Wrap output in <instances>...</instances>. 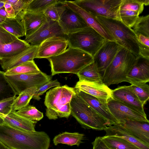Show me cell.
I'll return each instance as SVG.
<instances>
[{
	"instance_id": "cell-38",
	"label": "cell",
	"mask_w": 149,
	"mask_h": 149,
	"mask_svg": "<svg viewBox=\"0 0 149 149\" xmlns=\"http://www.w3.org/2000/svg\"><path fill=\"white\" fill-rule=\"evenodd\" d=\"M135 33H139L149 37V15L139 17L133 26Z\"/></svg>"
},
{
	"instance_id": "cell-42",
	"label": "cell",
	"mask_w": 149,
	"mask_h": 149,
	"mask_svg": "<svg viewBox=\"0 0 149 149\" xmlns=\"http://www.w3.org/2000/svg\"><path fill=\"white\" fill-rule=\"evenodd\" d=\"M71 111L70 103H69L63 106L58 111L57 116L58 118H68L71 115Z\"/></svg>"
},
{
	"instance_id": "cell-28",
	"label": "cell",
	"mask_w": 149,
	"mask_h": 149,
	"mask_svg": "<svg viewBox=\"0 0 149 149\" xmlns=\"http://www.w3.org/2000/svg\"><path fill=\"white\" fill-rule=\"evenodd\" d=\"M84 137V134H83L65 132L55 136L53 142L55 146L59 143H62L70 146L76 145L79 146L83 142Z\"/></svg>"
},
{
	"instance_id": "cell-7",
	"label": "cell",
	"mask_w": 149,
	"mask_h": 149,
	"mask_svg": "<svg viewBox=\"0 0 149 149\" xmlns=\"http://www.w3.org/2000/svg\"><path fill=\"white\" fill-rule=\"evenodd\" d=\"M76 93L74 88L66 85L56 87L49 90L46 93L44 101L47 117L50 120L57 119L58 111L63 106L70 103Z\"/></svg>"
},
{
	"instance_id": "cell-24",
	"label": "cell",
	"mask_w": 149,
	"mask_h": 149,
	"mask_svg": "<svg viewBox=\"0 0 149 149\" xmlns=\"http://www.w3.org/2000/svg\"><path fill=\"white\" fill-rule=\"evenodd\" d=\"M0 117L10 126L18 130L25 132H34L36 122L21 116L17 111H11L8 114L4 115L0 112Z\"/></svg>"
},
{
	"instance_id": "cell-6",
	"label": "cell",
	"mask_w": 149,
	"mask_h": 149,
	"mask_svg": "<svg viewBox=\"0 0 149 149\" xmlns=\"http://www.w3.org/2000/svg\"><path fill=\"white\" fill-rule=\"evenodd\" d=\"M67 39L69 47L80 49L93 57L107 40L89 26L68 34Z\"/></svg>"
},
{
	"instance_id": "cell-40",
	"label": "cell",
	"mask_w": 149,
	"mask_h": 149,
	"mask_svg": "<svg viewBox=\"0 0 149 149\" xmlns=\"http://www.w3.org/2000/svg\"><path fill=\"white\" fill-rule=\"evenodd\" d=\"M32 0H6L11 4L16 16L24 10Z\"/></svg>"
},
{
	"instance_id": "cell-41",
	"label": "cell",
	"mask_w": 149,
	"mask_h": 149,
	"mask_svg": "<svg viewBox=\"0 0 149 149\" xmlns=\"http://www.w3.org/2000/svg\"><path fill=\"white\" fill-rule=\"evenodd\" d=\"M17 38L7 31L0 25V44H5L10 43Z\"/></svg>"
},
{
	"instance_id": "cell-2",
	"label": "cell",
	"mask_w": 149,
	"mask_h": 149,
	"mask_svg": "<svg viewBox=\"0 0 149 149\" xmlns=\"http://www.w3.org/2000/svg\"><path fill=\"white\" fill-rule=\"evenodd\" d=\"M47 59L50 63L52 76L63 73L77 74L93 62V57L89 54L69 47L62 53Z\"/></svg>"
},
{
	"instance_id": "cell-29",
	"label": "cell",
	"mask_w": 149,
	"mask_h": 149,
	"mask_svg": "<svg viewBox=\"0 0 149 149\" xmlns=\"http://www.w3.org/2000/svg\"><path fill=\"white\" fill-rule=\"evenodd\" d=\"M76 75L79 81L103 83L102 76L93 62L81 69Z\"/></svg>"
},
{
	"instance_id": "cell-4",
	"label": "cell",
	"mask_w": 149,
	"mask_h": 149,
	"mask_svg": "<svg viewBox=\"0 0 149 149\" xmlns=\"http://www.w3.org/2000/svg\"><path fill=\"white\" fill-rule=\"evenodd\" d=\"M94 16L117 43L137 56H140L137 36L132 29L121 21L100 16Z\"/></svg>"
},
{
	"instance_id": "cell-25",
	"label": "cell",
	"mask_w": 149,
	"mask_h": 149,
	"mask_svg": "<svg viewBox=\"0 0 149 149\" xmlns=\"http://www.w3.org/2000/svg\"><path fill=\"white\" fill-rule=\"evenodd\" d=\"M105 136H113L123 139L141 149H149V145L137 138L119 123L108 126Z\"/></svg>"
},
{
	"instance_id": "cell-44",
	"label": "cell",
	"mask_w": 149,
	"mask_h": 149,
	"mask_svg": "<svg viewBox=\"0 0 149 149\" xmlns=\"http://www.w3.org/2000/svg\"><path fill=\"white\" fill-rule=\"evenodd\" d=\"M3 1L4 2L3 7L10 17H15V12L11 3L7 1L6 0H3Z\"/></svg>"
},
{
	"instance_id": "cell-31",
	"label": "cell",
	"mask_w": 149,
	"mask_h": 149,
	"mask_svg": "<svg viewBox=\"0 0 149 149\" xmlns=\"http://www.w3.org/2000/svg\"><path fill=\"white\" fill-rule=\"evenodd\" d=\"M106 145L111 149H141L122 138L113 136L101 137Z\"/></svg>"
},
{
	"instance_id": "cell-10",
	"label": "cell",
	"mask_w": 149,
	"mask_h": 149,
	"mask_svg": "<svg viewBox=\"0 0 149 149\" xmlns=\"http://www.w3.org/2000/svg\"><path fill=\"white\" fill-rule=\"evenodd\" d=\"M54 36L67 39V36L63 32L58 22L47 18V21L36 31L26 38L25 40L31 45L38 46L45 40Z\"/></svg>"
},
{
	"instance_id": "cell-11",
	"label": "cell",
	"mask_w": 149,
	"mask_h": 149,
	"mask_svg": "<svg viewBox=\"0 0 149 149\" xmlns=\"http://www.w3.org/2000/svg\"><path fill=\"white\" fill-rule=\"evenodd\" d=\"M108 107L112 115L119 123L125 120L149 122L145 116L112 97L107 102Z\"/></svg>"
},
{
	"instance_id": "cell-16",
	"label": "cell",
	"mask_w": 149,
	"mask_h": 149,
	"mask_svg": "<svg viewBox=\"0 0 149 149\" xmlns=\"http://www.w3.org/2000/svg\"><path fill=\"white\" fill-rule=\"evenodd\" d=\"M58 23L66 36L89 26L80 16L66 6Z\"/></svg>"
},
{
	"instance_id": "cell-8",
	"label": "cell",
	"mask_w": 149,
	"mask_h": 149,
	"mask_svg": "<svg viewBox=\"0 0 149 149\" xmlns=\"http://www.w3.org/2000/svg\"><path fill=\"white\" fill-rule=\"evenodd\" d=\"M72 1L94 15L121 21L119 8L122 0H77Z\"/></svg>"
},
{
	"instance_id": "cell-9",
	"label": "cell",
	"mask_w": 149,
	"mask_h": 149,
	"mask_svg": "<svg viewBox=\"0 0 149 149\" xmlns=\"http://www.w3.org/2000/svg\"><path fill=\"white\" fill-rule=\"evenodd\" d=\"M16 96L32 87L38 88L51 80L52 77L41 71L38 73L5 75Z\"/></svg>"
},
{
	"instance_id": "cell-47",
	"label": "cell",
	"mask_w": 149,
	"mask_h": 149,
	"mask_svg": "<svg viewBox=\"0 0 149 149\" xmlns=\"http://www.w3.org/2000/svg\"><path fill=\"white\" fill-rule=\"evenodd\" d=\"M142 1L145 6L148 5L149 4V0H141Z\"/></svg>"
},
{
	"instance_id": "cell-19",
	"label": "cell",
	"mask_w": 149,
	"mask_h": 149,
	"mask_svg": "<svg viewBox=\"0 0 149 149\" xmlns=\"http://www.w3.org/2000/svg\"><path fill=\"white\" fill-rule=\"evenodd\" d=\"M112 97L145 116L143 105L137 96L127 86H120L112 90Z\"/></svg>"
},
{
	"instance_id": "cell-17",
	"label": "cell",
	"mask_w": 149,
	"mask_h": 149,
	"mask_svg": "<svg viewBox=\"0 0 149 149\" xmlns=\"http://www.w3.org/2000/svg\"><path fill=\"white\" fill-rule=\"evenodd\" d=\"M61 1L66 6L80 16L89 26L97 31L106 40L115 41L111 34L97 20L94 15L79 7L72 1L62 0Z\"/></svg>"
},
{
	"instance_id": "cell-14",
	"label": "cell",
	"mask_w": 149,
	"mask_h": 149,
	"mask_svg": "<svg viewBox=\"0 0 149 149\" xmlns=\"http://www.w3.org/2000/svg\"><path fill=\"white\" fill-rule=\"evenodd\" d=\"M144 5L141 0H122L119 8L121 21L129 27L132 28L142 12Z\"/></svg>"
},
{
	"instance_id": "cell-48",
	"label": "cell",
	"mask_w": 149,
	"mask_h": 149,
	"mask_svg": "<svg viewBox=\"0 0 149 149\" xmlns=\"http://www.w3.org/2000/svg\"><path fill=\"white\" fill-rule=\"evenodd\" d=\"M4 4L3 0H0V8L3 7Z\"/></svg>"
},
{
	"instance_id": "cell-12",
	"label": "cell",
	"mask_w": 149,
	"mask_h": 149,
	"mask_svg": "<svg viewBox=\"0 0 149 149\" xmlns=\"http://www.w3.org/2000/svg\"><path fill=\"white\" fill-rule=\"evenodd\" d=\"M121 47L114 41L107 40L93 56V62L100 73H104Z\"/></svg>"
},
{
	"instance_id": "cell-30",
	"label": "cell",
	"mask_w": 149,
	"mask_h": 149,
	"mask_svg": "<svg viewBox=\"0 0 149 149\" xmlns=\"http://www.w3.org/2000/svg\"><path fill=\"white\" fill-rule=\"evenodd\" d=\"M38 88H30L23 91L15 98L11 106V111H18L29 104Z\"/></svg>"
},
{
	"instance_id": "cell-32",
	"label": "cell",
	"mask_w": 149,
	"mask_h": 149,
	"mask_svg": "<svg viewBox=\"0 0 149 149\" xmlns=\"http://www.w3.org/2000/svg\"><path fill=\"white\" fill-rule=\"evenodd\" d=\"M41 71L34 61H28L7 70L5 72V75L27 74L37 73Z\"/></svg>"
},
{
	"instance_id": "cell-5",
	"label": "cell",
	"mask_w": 149,
	"mask_h": 149,
	"mask_svg": "<svg viewBox=\"0 0 149 149\" xmlns=\"http://www.w3.org/2000/svg\"><path fill=\"white\" fill-rule=\"evenodd\" d=\"M70 105L71 114L84 129L102 130L110 126L108 121L88 105L76 93L72 98Z\"/></svg>"
},
{
	"instance_id": "cell-15",
	"label": "cell",
	"mask_w": 149,
	"mask_h": 149,
	"mask_svg": "<svg viewBox=\"0 0 149 149\" xmlns=\"http://www.w3.org/2000/svg\"><path fill=\"white\" fill-rule=\"evenodd\" d=\"M75 89L76 93L83 100L108 121L110 126L119 123L111 113L107 105V101L100 99L81 91Z\"/></svg>"
},
{
	"instance_id": "cell-21",
	"label": "cell",
	"mask_w": 149,
	"mask_h": 149,
	"mask_svg": "<svg viewBox=\"0 0 149 149\" xmlns=\"http://www.w3.org/2000/svg\"><path fill=\"white\" fill-rule=\"evenodd\" d=\"M38 46L31 45L27 49L13 56L2 59L1 67L5 72L24 62L33 61Z\"/></svg>"
},
{
	"instance_id": "cell-45",
	"label": "cell",
	"mask_w": 149,
	"mask_h": 149,
	"mask_svg": "<svg viewBox=\"0 0 149 149\" xmlns=\"http://www.w3.org/2000/svg\"><path fill=\"white\" fill-rule=\"evenodd\" d=\"M0 16L5 18H10L4 7L0 8Z\"/></svg>"
},
{
	"instance_id": "cell-23",
	"label": "cell",
	"mask_w": 149,
	"mask_h": 149,
	"mask_svg": "<svg viewBox=\"0 0 149 149\" xmlns=\"http://www.w3.org/2000/svg\"><path fill=\"white\" fill-rule=\"evenodd\" d=\"M119 124L137 138L149 145V122L125 120Z\"/></svg>"
},
{
	"instance_id": "cell-13",
	"label": "cell",
	"mask_w": 149,
	"mask_h": 149,
	"mask_svg": "<svg viewBox=\"0 0 149 149\" xmlns=\"http://www.w3.org/2000/svg\"><path fill=\"white\" fill-rule=\"evenodd\" d=\"M68 45L66 38L54 36L42 42L38 46L35 58H46L59 55L66 49Z\"/></svg>"
},
{
	"instance_id": "cell-3",
	"label": "cell",
	"mask_w": 149,
	"mask_h": 149,
	"mask_svg": "<svg viewBox=\"0 0 149 149\" xmlns=\"http://www.w3.org/2000/svg\"><path fill=\"white\" fill-rule=\"evenodd\" d=\"M137 56L121 47L102 76L103 83L107 86L127 82L126 76L135 63Z\"/></svg>"
},
{
	"instance_id": "cell-34",
	"label": "cell",
	"mask_w": 149,
	"mask_h": 149,
	"mask_svg": "<svg viewBox=\"0 0 149 149\" xmlns=\"http://www.w3.org/2000/svg\"><path fill=\"white\" fill-rule=\"evenodd\" d=\"M17 112L21 116L36 123L43 117L42 112L39 111L35 107L29 104L18 110Z\"/></svg>"
},
{
	"instance_id": "cell-1",
	"label": "cell",
	"mask_w": 149,
	"mask_h": 149,
	"mask_svg": "<svg viewBox=\"0 0 149 149\" xmlns=\"http://www.w3.org/2000/svg\"><path fill=\"white\" fill-rule=\"evenodd\" d=\"M0 141L9 149H48L50 139L44 132L23 131L4 122L0 125Z\"/></svg>"
},
{
	"instance_id": "cell-20",
	"label": "cell",
	"mask_w": 149,
	"mask_h": 149,
	"mask_svg": "<svg viewBox=\"0 0 149 149\" xmlns=\"http://www.w3.org/2000/svg\"><path fill=\"white\" fill-rule=\"evenodd\" d=\"M74 88L107 101L111 97L112 90L103 83L90 82L79 80Z\"/></svg>"
},
{
	"instance_id": "cell-37",
	"label": "cell",
	"mask_w": 149,
	"mask_h": 149,
	"mask_svg": "<svg viewBox=\"0 0 149 149\" xmlns=\"http://www.w3.org/2000/svg\"><path fill=\"white\" fill-rule=\"evenodd\" d=\"M15 95L7 80L5 72L0 70V101Z\"/></svg>"
},
{
	"instance_id": "cell-39",
	"label": "cell",
	"mask_w": 149,
	"mask_h": 149,
	"mask_svg": "<svg viewBox=\"0 0 149 149\" xmlns=\"http://www.w3.org/2000/svg\"><path fill=\"white\" fill-rule=\"evenodd\" d=\"M60 86V83L57 79L54 80H50L37 89L33 96L32 98L39 100L41 99L40 96L45 92L47 90L52 87Z\"/></svg>"
},
{
	"instance_id": "cell-33",
	"label": "cell",
	"mask_w": 149,
	"mask_h": 149,
	"mask_svg": "<svg viewBox=\"0 0 149 149\" xmlns=\"http://www.w3.org/2000/svg\"><path fill=\"white\" fill-rule=\"evenodd\" d=\"M58 1V0H32L23 11L44 13L48 7Z\"/></svg>"
},
{
	"instance_id": "cell-36",
	"label": "cell",
	"mask_w": 149,
	"mask_h": 149,
	"mask_svg": "<svg viewBox=\"0 0 149 149\" xmlns=\"http://www.w3.org/2000/svg\"><path fill=\"white\" fill-rule=\"evenodd\" d=\"M137 96L144 106L149 98V86L147 83L138 84H131L127 86Z\"/></svg>"
},
{
	"instance_id": "cell-43",
	"label": "cell",
	"mask_w": 149,
	"mask_h": 149,
	"mask_svg": "<svg viewBox=\"0 0 149 149\" xmlns=\"http://www.w3.org/2000/svg\"><path fill=\"white\" fill-rule=\"evenodd\" d=\"M92 144L93 149H111L105 143L101 137H96Z\"/></svg>"
},
{
	"instance_id": "cell-35",
	"label": "cell",
	"mask_w": 149,
	"mask_h": 149,
	"mask_svg": "<svg viewBox=\"0 0 149 149\" xmlns=\"http://www.w3.org/2000/svg\"><path fill=\"white\" fill-rule=\"evenodd\" d=\"M66 8V6L58 0L56 3L48 7L44 13L46 16L51 20L58 22Z\"/></svg>"
},
{
	"instance_id": "cell-18",
	"label": "cell",
	"mask_w": 149,
	"mask_h": 149,
	"mask_svg": "<svg viewBox=\"0 0 149 149\" xmlns=\"http://www.w3.org/2000/svg\"><path fill=\"white\" fill-rule=\"evenodd\" d=\"M127 82L131 84L149 81V59L139 56L126 76Z\"/></svg>"
},
{
	"instance_id": "cell-26",
	"label": "cell",
	"mask_w": 149,
	"mask_h": 149,
	"mask_svg": "<svg viewBox=\"0 0 149 149\" xmlns=\"http://www.w3.org/2000/svg\"><path fill=\"white\" fill-rule=\"evenodd\" d=\"M31 45L25 40L18 38L10 43L0 44V65L2 59L15 56L27 49Z\"/></svg>"
},
{
	"instance_id": "cell-27",
	"label": "cell",
	"mask_w": 149,
	"mask_h": 149,
	"mask_svg": "<svg viewBox=\"0 0 149 149\" xmlns=\"http://www.w3.org/2000/svg\"><path fill=\"white\" fill-rule=\"evenodd\" d=\"M0 25L7 31L19 38L25 36V30L20 17L6 18Z\"/></svg>"
},
{
	"instance_id": "cell-49",
	"label": "cell",
	"mask_w": 149,
	"mask_h": 149,
	"mask_svg": "<svg viewBox=\"0 0 149 149\" xmlns=\"http://www.w3.org/2000/svg\"><path fill=\"white\" fill-rule=\"evenodd\" d=\"M6 18L0 16V24L3 22Z\"/></svg>"
},
{
	"instance_id": "cell-22",
	"label": "cell",
	"mask_w": 149,
	"mask_h": 149,
	"mask_svg": "<svg viewBox=\"0 0 149 149\" xmlns=\"http://www.w3.org/2000/svg\"><path fill=\"white\" fill-rule=\"evenodd\" d=\"M18 15L23 24L26 38L38 30L47 19L43 13H34L22 11Z\"/></svg>"
},
{
	"instance_id": "cell-46",
	"label": "cell",
	"mask_w": 149,
	"mask_h": 149,
	"mask_svg": "<svg viewBox=\"0 0 149 149\" xmlns=\"http://www.w3.org/2000/svg\"><path fill=\"white\" fill-rule=\"evenodd\" d=\"M0 149H9L0 141Z\"/></svg>"
}]
</instances>
